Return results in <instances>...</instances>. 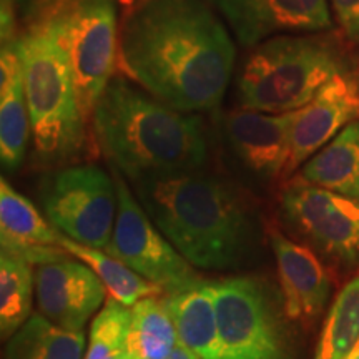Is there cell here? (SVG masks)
Listing matches in <instances>:
<instances>
[{"instance_id":"2","label":"cell","mask_w":359,"mask_h":359,"mask_svg":"<svg viewBox=\"0 0 359 359\" xmlns=\"http://www.w3.org/2000/svg\"><path fill=\"white\" fill-rule=\"evenodd\" d=\"M135 195L193 266L224 271L258 255L266 226L259 206L231 180L203 168L132 182Z\"/></svg>"},{"instance_id":"12","label":"cell","mask_w":359,"mask_h":359,"mask_svg":"<svg viewBox=\"0 0 359 359\" xmlns=\"http://www.w3.org/2000/svg\"><path fill=\"white\" fill-rule=\"evenodd\" d=\"M107 293L105 283L77 258L35 266L40 313L64 330L83 331L85 323L107 302Z\"/></svg>"},{"instance_id":"5","label":"cell","mask_w":359,"mask_h":359,"mask_svg":"<svg viewBox=\"0 0 359 359\" xmlns=\"http://www.w3.org/2000/svg\"><path fill=\"white\" fill-rule=\"evenodd\" d=\"M341 72L339 53L323 40L275 35L253 47L241 65L238 100L266 114L294 111Z\"/></svg>"},{"instance_id":"14","label":"cell","mask_w":359,"mask_h":359,"mask_svg":"<svg viewBox=\"0 0 359 359\" xmlns=\"http://www.w3.org/2000/svg\"><path fill=\"white\" fill-rule=\"evenodd\" d=\"M243 47H257L280 34L330 29L326 0H213Z\"/></svg>"},{"instance_id":"28","label":"cell","mask_w":359,"mask_h":359,"mask_svg":"<svg viewBox=\"0 0 359 359\" xmlns=\"http://www.w3.org/2000/svg\"><path fill=\"white\" fill-rule=\"evenodd\" d=\"M163 359H201V358L196 356V354L193 353L191 349H188L183 343H178L177 346L173 348V351Z\"/></svg>"},{"instance_id":"10","label":"cell","mask_w":359,"mask_h":359,"mask_svg":"<svg viewBox=\"0 0 359 359\" xmlns=\"http://www.w3.org/2000/svg\"><path fill=\"white\" fill-rule=\"evenodd\" d=\"M281 218L291 233L344 268L359 266V200L288 180L280 195Z\"/></svg>"},{"instance_id":"29","label":"cell","mask_w":359,"mask_h":359,"mask_svg":"<svg viewBox=\"0 0 359 359\" xmlns=\"http://www.w3.org/2000/svg\"><path fill=\"white\" fill-rule=\"evenodd\" d=\"M47 2V0H13V4H15L17 11L19 12H24L25 15L27 13H30L32 11H35L40 4Z\"/></svg>"},{"instance_id":"22","label":"cell","mask_w":359,"mask_h":359,"mask_svg":"<svg viewBox=\"0 0 359 359\" xmlns=\"http://www.w3.org/2000/svg\"><path fill=\"white\" fill-rule=\"evenodd\" d=\"M178 343L177 327L161 296H151L133 304L128 353L138 359H163Z\"/></svg>"},{"instance_id":"8","label":"cell","mask_w":359,"mask_h":359,"mask_svg":"<svg viewBox=\"0 0 359 359\" xmlns=\"http://www.w3.org/2000/svg\"><path fill=\"white\" fill-rule=\"evenodd\" d=\"M50 19L69 58L80 109L88 120L115 70L118 47L115 4L79 0Z\"/></svg>"},{"instance_id":"32","label":"cell","mask_w":359,"mask_h":359,"mask_svg":"<svg viewBox=\"0 0 359 359\" xmlns=\"http://www.w3.org/2000/svg\"><path fill=\"white\" fill-rule=\"evenodd\" d=\"M120 359H138V358H137V356H133V354H132V353H128V351H127V353H125V354H123V356H122V358H120Z\"/></svg>"},{"instance_id":"3","label":"cell","mask_w":359,"mask_h":359,"mask_svg":"<svg viewBox=\"0 0 359 359\" xmlns=\"http://www.w3.org/2000/svg\"><path fill=\"white\" fill-rule=\"evenodd\" d=\"M98 150L130 182L205 168L200 116L180 111L123 79H111L92 114Z\"/></svg>"},{"instance_id":"23","label":"cell","mask_w":359,"mask_h":359,"mask_svg":"<svg viewBox=\"0 0 359 359\" xmlns=\"http://www.w3.org/2000/svg\"><path fill=\"white\" fill-rule=\"evenodd\" d=\"M359 339V273L334 298L323 325L314 359H346Z\"/></svg>"},{"instance_id":"19","label":"cell","mask_w":359,"mask_h":359,"mask_svg":"<svg viewBox=\"0 0 359 359\" xmlns=\"http://www.w3.org/2000/svg\"><path fill=\"white\" fill-rule=\"evenodd\" d=\"M313 185L359 200V122L346 125L302 167Z\"/></svg>"},{"instance_id":"11","label":"cell","mask_w":359,"mask_h":359,"mask_svg":"<svg viewBox=\"0 0 359 359\" xmlns=\"http://www.w3.org/2000/svg\"><path fill=\"white\" fill-rule=\"evenodd\" d=\"M293 114H266L241 107L223 116V138L228 150L259 185L285 178L291 154Z\"/></svg>"},{"instance_id":"15","label":"cell","mask_w":359,"mask_h":359,"mask_svg":"<svg viewBox=\"0 0 359 359\" xmlns=\"http://www.w3.org/2000/svg\"><path fill=\"white\" fill-rule=\"evenodd\" d=\"M266 235L275 255L286 314L291 321H314L331 298L333 281L330 271L311 250L283 235L276 224H266Z\"/></svg>"},{"instance_id":"17","label":"cell","mask_w":359,"mask_h":359,"mask_svg":"<svg viewBox=\"0 0 359 359\" xmlns=\"http://www.w3.org/2000/svg\"><path fill=\"white\" fill-rule=\"evenodd\" d=\"M29 138L30 116L17 39L4 43L0 55V160L4 168L13 172L24 163Z\"/></svg>"},{"instance_id":"25","label":"cell","mask_w":359,"mask_h":359,"mask_svg":"<svg viewBox=\"0 0 359 359\" xmlns=\"http://www.w3.org/2000/svg\"><path fill=\"white\" fill-rule=\"evenodd\" d=\"M130 325L132 308L125 306L114 296H109L100 313L90 325L87 354L83 359L122 358L127 353Z\"/></svg>"},{"instance_id":"7","label":"cell","mask_w":359,"mask_h":359,"mask_svg":"<svg viewBox=\"0 0 359 359\" xmlns=\"http://www.w3.org/2000/svg\"><path fill=\"white\" fill-rule=\"evenodd\" d=\"M45 217L62 235L105 250L114 233L118 195L114 177L97 165H67L43 178Z\"/></svg>"},{"instance_id":"26","label":"cell","mask_w":359,"mask_h":359,"mask_svg":"<svg viewBox=\"0 0 359 359\" xmlns=\"http://www.w3.org/2000/svg\"><path fill=\"white\" fill-rule=\"evenodd\" d=\"M344 34L359 43V0H331Z\"/></svg>"},{"instance_id":"30","label":"cell","mask_w":359,"mask_h":359,"mask_svg":"<svg viewBox=\"0 0 359 359\" xmlns=\"http://www.w3.org/2000/svg\"><path fill=\"white\" fill-rule=\"evenodd\" d=\"M47 2H52L53 7L60 8V11H62L64 7L70 6V4H74V2H79V0H47Z\"/></svg>"},{"instance_id":"16","label":"cell","mask_w":359,"mask_h":359,"mask_svg":"<svg viewBox=\"0 0 359 359\" xmlns=\"http://www.w3.org/2000/svg\"><path fill=\"white\" fill-rule=\"evenodd\" d=\"M0 240L2 253L32 266L62 262L72 255L60 245V231L47 223L30 200L0 180Z\"/></svg>"},{"instance_id":"9","label":"cell","mask_w":359,"mask_h":359,"mask_svg":"<svg viewBox=\"0 0 359 359\" xmlns=\"http://www.w3.org/2000/svg\"><path fill=\"white\" fill-rule=\"evenodd\" d=\"M118 208L114 233L105 251L167 293L201 283L193 264L183 257L140 205L127 180L111 167Z\"/></svg>"},{"instance_id":"33","label":"cell","mask_w":359,"mask_h":359,"mask_svg":"<svg viewBox=\"0 0 359 359\" xmlns=\"http://www.w3.org/2000/svg\"><path fill=\"white\" fill-rule=\"evenodd\" d=\"M358 85H359V82H358Z\"/></svg>"},{"instance_id":"20","label":"cell","mask_w":359,"mask_h":359,"mask_svg":"<svg viewBox=\"0 0 359 359\" xmlns=\"http://www.w3.org/2000/svg\"><path fill=\"white\" fill-rule=\"evenodd\" d=\"M83 349V331L64 330L35 313L7 339L4 359H82Z\"/></svg>"},{"instance_id":"1","label":"cell","mask_w":359,"mask_h":359,"mask_svg":"<svg viewBox=\"0 0 359 359\" xmlns=\"http://www.w3.org/2000/svg\"><path fill=\"white\" fill-rule=\"evenodd\" d=\"M120 62L148 93L193 114L222 102L235 45L203 0H148L123 27Z\"/></svg>"},{"instance_id":"24","label":"cell","mask_w":359,"mask_h":359,"mask_svg":"<svg viewBox=\"0 0 359 359\" xmlns=\"http://www.w3.org/2000/svg\"><path fill=\"white\" fill-rule=\"evenodd\" d=\"M32 264L2 253L0 258V333L8 339L32 316Z\"/></svg>"},{"instance_id":"4","label":"cell","mask_w":359,"mask_h":359,"mask_svg":"<svg viewBox=\"0 0 359 359\" xmlns=\"http://www.w3.org/2000/svg\"><path fill=\"white\" fill-rule=\"evenodd\" d=\"M34 158L40 167L60 168L85 148V116L52 19L19 39Z\"/></svg>"},{"instance_id":"6","label":"cell","mask_w":359,"mask_h":359,"mask_svg":"<svg viewBox=\"0 0 359 359\" xmlns=\"http://www.w3.org/2000/svg\"><path fill=\"white\" fill-rule=\"evenodd\" d=\"M222 359H294L280 286L258 275L210 281Z\"/></svg>"},{"instance_id":"31","label":"cell","mask_w":359,"mask_h":359,"mask_svg":"<svg viewBox=\"0 0 359 359\" xmlns=\"http://www.w3.org/2000/svg\"><path fill=\"white\" fill-rule=\"evenodd\" d=\"M346 359H359V339H358V343L354 344L353 351L349 353V356Z\"/></svg>"},{"instance_id":"21","label":"cell","mask_w":359,"mask_h":359,"mask_svg":"<svg viewBox=\"0 0 359 359\" xmlns=\"http://www.w3.org/2000/svg\"><path fill=\"white\" fill-rule=\"evenodd\" d=\"M60 245L69 251L72 257L88 264L97 273L98 278L105 283L109 294L118 299L125 306L132 308L142 299L165 294V291L160 286L138 275L137 271H133L118 258L111 257L105 250L82 245L69 236L62 235V233Z\"/></svg>"},{"instance_id":"27","label":"cell","mask_w":359,"mask_h":359,"mask_svg":"<svg viewBox=\"0 0 359 359\" xmlns=\"http://www.w3.org/2000/svg\"><path fill=\"white\" fill-rule=\"evenodd\" d=\"M15 12L17 7L13 0H2V8H0V27H2V45L13 42L19 37L15 35Z\"/></svg>"},{"instance_id":"18","label":"cell","mask_w":359,"mask_h":359,"mask_svg":"<svg viewBox=\"0 0 359 359\" xmlns=\"http://www.w3.org/2000/svg\"><path fill=\"white\" fill-rule=\"evenodd\" d=\"M163 302L177 327L180 343L201 359H222L217 306L208 281L163 294Z\"/></svg>"},{"instance_id":"13","label":"cell","mask_w":359,"mask_h":359,"mask_svg":"<svg viewBox=\"0 0 359 359\" xmlns=\"http://www.w3.org/2000/svg\"><path fill=\"white\" fill-rule=\"evenodd\" d=\"M359 116V85L341 72L302 109L291 123V154L285 180Z\"/></svg>"}]
</instances>
